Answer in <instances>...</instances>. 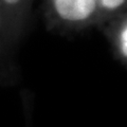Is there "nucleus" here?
<instances>
[{"instance_id": "nucleus-4", "label": "nucleus", "mask_w": 127, "mask_h": 127, "mask_svg": "<svg viewBox=\"0 0 127 127\" xmlns=\"http://www.w3.org/2000/svg\"><path fill=\"white\" fill-rule=\"evenodd\" d=\"M33 0H0V6L19 37H23L29 28Z\"/></svg>"}, {"instance_id": "nucleus-1", "label": "nucleus", "mask_w": 127, "mask_h": 127, "mask_svg": "<svg viewBox=\"0 0 127 127\" xmlns=\"http://www.w3.org/2000/svg\"><path fill=\"white\" fill-rule=\"evenodd\" d=\"M127 12V0H42L47 29L73 34L103 23Z\"/></svg>"}, {"instance_id": "nucleus-2", "label": "nucleus", "mask_w": 127, "mask_h": 127, "mask_svg": "<svg viewBox=\"0 0 127 127\" xmlns=\"http://www.w3.org/2000/svg\"><path fill=\"white\" fill-rule=\"evenodd\" d=\"M21 39L0 6V83L2 84L11 81L14 76L15 55Z\"/></svg>"}, {"instance_id": "nucleus-3", "label": "nucleus", "mask_w": 127, "mask_h": 127, "mask_svg": "<svg viewBox=\"0 0 127 127\" xmlns=\"http://www.w3.org/2000/svg\"><path fill=\"white\" fill-rule=\"evenodd\" d=\"M104 32L107 40L109 41L111 51L117 61L121 65L126 66L127 63V12L110 20L106 21L100 27Z\"/></svg>"}]
</instances>
